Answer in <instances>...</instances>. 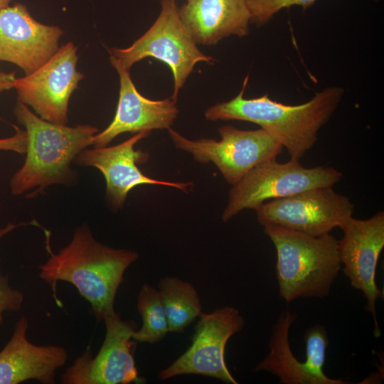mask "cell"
Here are the masks:
<instances>
[{
	"label": "cell",
	"mask_w": 384,
	"mask_h": 384,
	"mask_svg": "<svg viewBox=\"0 0 384 384\" xmlns=\"http://www.w3.org/2000/svg\"><path fill=\"white\" fill-rule=\"evenodd\" d=\"M304 341L306 346L304 363L309 370L320 380L321 384L347 383L341 379L329 378L324 372L329 340L326 330L323 325L316 324L306 329Z\"/></svg>",
	"instance_id": "cell-21"
},
{
	"label": "cell",
	"mask_w": 384,
	"mask_h": 384,
	"mask_svg": "<svg viewBox=\"0 0 384 384\" xmlns=\"http://www.w3.org/2000/svg\"><path fill=\"white\" fill-rule=\"evenodd\" d=\"M264 232L276 248L279 294L287 303L329 294L341 265L332 235L314 237L275 226H265Z\"/></svg>",
	"instance_id": "cell-4"
},
{
	"label": "cell",
	"mask_w": 384,
	"mask_h": 384,
	"mask_svg": "<svg viewBox=\"0 0 384 384\" xmlns=\"http://www.w3.org/2000/svg\"><path fill=\"white\" fill-rule=\"evenodd\" d=\"M343 174L333 167L306 168L299 161L272 159L249 171L230 191L222 220L228 222L244 209L255 210L267 200L282 198L319 187H332Z\"/></svg>",
	"instance_id": "cell-6"
},
{
	"label": "cell",
	"mask_w": 384,
	"mask_h": 384,
	"mask_svg": "<svg viewBox=\"0 0 384 384\" xmlns=\"http://www.w3.org/2000/svg\"><path fill=\"white\" fill-rule=\"evenodd\" d=\"M105 336L98 353L93 356L90 348L78 357L62 374L63 384L142 383L136 367L132 338L137 325L124 321L114 311L103 319Z\"/></svg>",
	"instance_id": "cell-10"
},
{
	"label": "cell",
	"mask_w": 384,
	"mask_h": 384,
	"mask_svg": "<svg viewBox=\"0 0 384 384\" xmlns=\"http://www.w3.org/2000/svg\"><path fill=\"white\" fill-rule=\"evenodd\" d=\"M77 62L74 44L63 45L35 71L16 79L14 87L18 100L31 106L43 119L66 124L69 99L83 78L77 70Z\"/></svg>",
	"instance_id": "cell-11"
},
{
	"label": "cell",
	"mask_w": 384,
	"mask_h": 384,
	"mask_svg": "<svg viewBox=\"0 0 384 384\" xmlns=\"http://www.w3.org/2000/svg\"><path fill=\"white\" fill-rule=\"evenodd\" d=\"M175 147L192 154L199 163L212 162L232 186L260 164L276 159L283 146L263 129L241 130L230 125L218 128L220 140L203 138L190 140L168 129Z\"/></svg>",
	"instance_id": "cell-7"
},
{
	"label": "cell",
	"mask_w": 384,
	"mask_h": 384,
	"mask_svg": "<svg viewBox=\"0 0 384 384\" xmlns=\"http://www.w3.org/2000/svg\"><path fill=\"white\" fill-rule=\"evenodd\" d=\"M13 0H0V11L6 8L7 6H9V4Z\"/></svg>",
	"instance_id": "cell-26"
},
{
	"label": "cell",
	"mask_w": 384,
	"mask_h": 384,
	"mask_svg": "<svg viewBox=\"0 0 384 384\" xmlns=\"http://www.w3.org/2000/svg\"><path fill=\"white\" fill-rule=\"evenodd\" d=\"M47 261L39 267V277L53 292L56 304V284L65 281L74 285L91 305L97 321L113 313L116 294L124 280L125 270L139 257L131 250L114 249L96 240L84 226L76 229L71 242L58 253L51 251Z\"/></svg>",
	"instance_id": "cell-1"
},
{
	"label": "cell",
	"mask_w": 384,
	"mask_h": 384,
	"mask_svg": "<svg viewBox=\"0 0 384 384\" xmlns=\"http://www.w3.org/2000/svg\"><path fill=\"white\" fill-rule=\"evenodd\" d=\"M170 332H181L202 313L195 287L176 277H166L158 284Z\"/></svg>",
	"instance_id": "cell-19"
},
{
	"label": "cell",
	"mask_w": 384,
	"mask_h": 384,
	"mask_svg": "<svg viewBox=\"0 0 384 384\" xmlns=\"http://www.w3.org/2000/svg\"><path fill=\"white\" fill-rule=\"evenodd\" d=\"M113 66L119 73L120 81L116 113L110 125L93 136L92 145L106 146L124 132L171 128L178 113L176 102L169 98L152 100L144 97L134 85L129 70L118 65Z\"/></svg>",
	"instance_id": "cell-15"
},
{
	"label": "cell",
	"mask_w": 384,
	"mask_h": 384,
	"mask_svg": "<svg viewBox=\"0 0 384 384\" xmlns=\"http://www.w3.org/2000/svg\"><path fill=\"white\" fill-rule=\"evenodd\" d=\"M297 314L288 309L282 311L273 327L270 353L253 370L267 371L276 375L280 383L321 384L320 380L294 356L289 341V329Z\"/></svg>",
	"instance_id": "cell-18"
},
{
	"label": "cell",
	"mask_w": 384,
	"mask_h": 384,
	"mask_svg": "<svg viewBox=\"0 0 384 384\" xmlns=\"http://www.w3.org/2000/svg\"><path fill=\"white\" fill-rule=\"evenodd\" d=\"M178 11L196 43L213 45L225 37H242L249 32L247 0H187Z\"/></svg>",
	"instance_id": "cell-17"
},
{
	"label": "cell",
	"mask_w": 384,
	"mask_h": 384,
	"mask_svg": "<svg viewBox=\"0 0 384 384\" xmlns=\"http://www.w3.org/2000/svg\"><path fill=\"white\" fill-rule=\"evenodd\" d=\"M255 211L263 227L275 226L319 237L340 228L353 215L354 204L332 187H319L263 203Z\"/></svg>",
	"instance_id": "cell-8"
},
{
	"label": "cell",
	"mask_w": 384,
	"mask_h": 384,
	"mask_svg": "<svg viewBox=\"0 0 384 384\" xmlns=\"http://www.w3.org/2000/svg\"><path fill=\"white\" fill-rule=\"evenodd\" d=\"M144 130L137 132L126 141L112 146L85 149L74 159L79 165L95 167L103 174L106 181V198L114 208L123 206L129 192L139 185L156 184L174 187L184 192L191 182H173L157 180L144 174L137 166L145 163L149 154L135 150V144L150 134Z\"/></svg>",
	"instance_id": "cell-13"
},
{
	"label": "cell",
	"mask_w": 384,
	"mask_h": 384,
	"mask_svg": "<svg viewBox=\"0 0 384 384\" xmlns=\"http://www.w3.org/2000/svg\"><path fill=\"white\" fill-rule=\"evenodd\" d=\"M137 307L142 326L134 331L132 338L136 342L151 344L159 342L169 330L158 289L144 284L139 290Z\"/></svg>",
	"instance_id": "cell-20"
},
{
	"label": "cell",
	"mask_w": 384,
	"mask_h": 384,
	"mask_svg": "<svg viewBox=\"0 0 384 384\" xmlns=\"http://www.w3.org/2000/svg\"><path fill=\"white\" fill-rule=\"evenodd\" d=\"M232 100L217 103L205 112L211 121L241 120L259 125L282 143L291 159L299 161L317 140L319 130L329 120L341 100L343 90L331 87L316 92L308 102L289 105L272 100L267 93L246 99L243 95L248 81Z\"/></svg>",
	"instance_id": "cell-2"
},
{
	"label": "cell",
	"mask_w": 384,
	"mask_h": 384,
	"mask_svg": "<svg viewBox=\"0 0 384 384\" xmlns=\"http://www.w3.org/2000/svg\"><path fill=\"white\" fill-rule=\"evenodd\" d=\"M343 232L338 241V253L343 274L351 285L363 292L367 300L366 310L373 315L375 337L381 331L375 311L378 299L383 298L375 282L378 260L384 247V212L378 211L371 218L360 220L348 218L340 227Z\"/></svg>",
	"instance_id": "cell-12"
},
{
	"label": "cell",
	"mask_w": 384,
	"mask_h": 384,
	"mask_svg": "<svg viewBox=\"0 0 384 384\" xmlns=\"http://www.w3.org/2000/svg\"><path fill=\"white\" fill-rule=\"evenodd\" d=\"M28 224H33V222L18 224L9 223L4 228H0V239L14 229ZM23 301L22 292L11 287L9 277L0 272V326L3 323V313L18 311L21 308Z\"/></svg>",
	"instance_id": "cell-23"
},
{
	"label": "cell",
	"mask_w": 384,
	"mask_h": 384,
	"mask_svg": "<svg viewBox=\"0 0 384 384\" xmlns=\"http://www.w3.org/2000/svg\"><path fill=\"white\" fill-rule=\"evenodd\" d=\"M16 129L14 135L0 139V151H11L18 154H25L26 150V132L20 129L14 125Z\"/></svg>",
	"instance_id": "cell-24"
},
{
	"label": "cell",
	"mask_w": 384,
	"mask_h": 384,
	"mask_svg": "<svg viewBox=\"0 0 384 384\" xmlns=\"http://www.w3.org/2000/svg\"><path fill=\"white\" fill-rule=\"evenodd\" d=\"M189 348L175 361L161 370L158 378L166 380L178 375H198L226 383L238 384L230 373L225 351L228 341L244 327V319L233 306L201 313Z\"/></svg>",
	"instance_id": "cell-9"
},
{
	"label": "cell",
	"mask_w": 384,
	"mask_h": 384,
	"mask_svg": "<svg viewBox=\"0 0 384 384\" xmlns=\"http://www.w3.org/2000/svg\"><path fill=\"white\" fill-rule=\"evenodd\" d=\"M161 12L149 29L127 48H110V62L129 69L137 62L152 57L166 64L174 76L171 99L176 102L195 65L215 60L203 53L183 25L175 0H161Z\"/></svg>",
	"instance_id": "cell-5"
},
{
	"label": "cell",
	"mask_w": 384,
	"mask_h": 384,
	"mask_svg": "<svg viewBox=\"0 0 384 384\" xmlns=\"http://www.w3.org/2000/svg\"><path fill=\"white\" fill-rule=\"evenodd\" d=\"M16 79V73H0V92L9 90L14 87V82Z\"/></svg>",
	"instance_id": "cell-25"
},
{
	"label": "cell",
	"mask_w": 384,
	"mask_h": 384,
	"mask_svg": "<svg viewBox=\"0 0 384 384\" xmlns=\"http://www.w3.org/2000/svg\"><path fill=\"white\" fill-rule=\"evenodd\" d=\"M28 327L27 319L19 318L12 336L0 351V384H17L28 380L53 384L56 370L68 360V352L62 346L30 342Z\"/></svg>",
	"instance_id": "cell-16"
},
{
	"label": "cell",
	"mask_w": 384,
	"mask_h": 384,
	"mask_svg": "<svg viewBox=\"0 0 384 384\" xmlns=\"http://www.w3.org/2000/svg\"><path fill=\"white\" fill-rule=\"evenodd\" d=\"M14 114L26 129L27 144L25 161L10 180L12 194L18 196L35 188L38 193L52 184L70 180L72 161L92 145L98 129L87 124L68 127L46 121L20 100Z\"/></svg>",
	"instance_id": "cell-3"
},
{
	"label": "cell",
	"mask_w": 384,
	"mask_h": 384,
	"mask_svg": "<svg viewBox=\"0 0 384 384\" xmlns=\"http://www.w3.org/2000/svg\"><path fill=\"white\" fill-rule=\"evenodd\" d=\"M61 28L39 23L22 4L0 11V60L12 63L31 74L58 50Z\"/></svg>",
	"instance_id": "cell-14"
},
{
	"label": "cell",
	"mask_w": 384,
	"mask_h": 384,
	"mask_svg": "<svg viewBox=\"0 0 384 384\" xmlns=\"http://www.w3.org/2000/svg\"><path fill=\"white\" fill-rule=\"evenodd\" d=\"M316 0H247L251 14V22L262 25L270 21L281 9L292 6L306 9Z\"/></svg>",
	"instance_id": "cell-22"
}]
</instances>
